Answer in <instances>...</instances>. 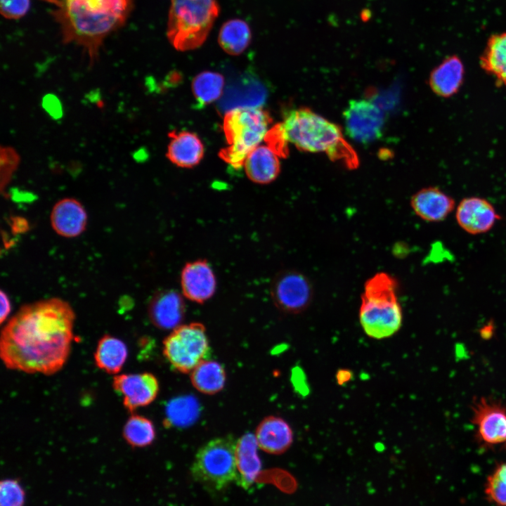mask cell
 <instances>
[{
    "mask_svg": "<svg viewBox=\"0 0 506 506\" xmlns=\"http://www.w3.org/2000/svg\"><path fill=\"white\" fill-rule=\"evenodd\" d=\"M74 319L71 306L58 298L22 306L1 330L4 364L27 373L57 372L70 353Z\"/></svg>",
    "mask_w": 506,
    "mask_h": 506,
    "instance_id": "1",
    "label": "cell"
},
{
    "mask_svg": "<svg viewBox=\"0 0 506 506\" xmlns=\"http://www.w3.org/2000/svg\"><path fill=\"white\" fill-rule=\"evenodd\" d=\"M59 25L65 44L82 48L90 64L98 58L105 39L122 27L133 6L132 0H44Z\"/></svg>",
    "mask_w": 506,
    "mask_h": 506,
    "instance_id": "2",
    "label": "cell"
},
{
    "mask_svg": "<svg viewBox=\"0 0 506 506\" xmlns=\"http://www.w3.org/2000/svg\"><path fill=\"white\" fill-rule=\"evenodd\" d=\"M280 126L285 141L300 150L325 153L351 167L357 164L354 151L344 140L339 126L309 108L287 112Z\"/></svg>",
    "mask_w": 506,
    "mask_h": 506,
    "instance_id": "3",
    "label": "cell"
},
{
    "mask_svg": "<svg viewBox=\"0 0 506 506\" xmlns=\"http://www.w3.org/2000/svg\"><path fill=\"white\" fill-rule=\"evenodd\" d=\"M398 282L385 272H379L364 285L359 309V322L370 338L383 339L395 335L403 322L397 296Z\"/></svg>",
    "mask_w": 506,
    "mask_h": 506,
    "instance_id": "4",
    "label": "cell"
},
{
    "mask_svg": "<svg viewBox=\"0 0 506 506\" xmlns=\"http://www.w3.org/2000/svg\"><path fill=\"white\" fill-rule=\"evenodd\" d=\"M272 123L269 113L260 107H239L225 114L223 130L228 146L219 157L235 169L243 166L248 154L265 139Z\"/></svg>",
    "mask_w": 506,
    "mask_h": 506,
    "instance_id": "5",
    "label": "cell"
},
{
    "mask_svg": "<svg viewBox=\"0 0 506 506\" xmlns=\"http://www.w3.org/2000/svg\"><path fill=\"white\" fill-rule=\"evenodd\" d=\"M236 442L231 436L212 439L197 452L190 468L197 482L217 491L236 481Z\"/></svg>",
    "mask_w": 506,
    "mask_h": 506,
    "instance_id": "6",
    "label": "cell"
},
{
    "mask_svg": "<svg viewBox=\"0 0 506 506\" xmlns=\"http://www.w3.org/2000/svg\"><path fill=\"white\" fill-rule=\"evenodd\" d=\"M210 347L206 330L200 323L179 325L163 341V354L177 371L189 373L206 360Z\"/></svg>",
    "mask_w": 506,
    "mask_h": 506,
    "instance_id": "7",
    "label": "cell"
},
{
    "mask_svg": "<svg viewBox=\"0 0 506 506\" xmlns=\"http://www.w3.org/2000/svg\"><path fill=\"white\" fill-rule=\"evenodd\" d=\"M271 296L278 309L297 314L304 311L311 304L313 290L309 278L303 273L295 270H285L273 278Z\"/></svg>",
    "mask_w": 506,
    "mask_h": 506,
    "instance_id": "8",
    "label": "cell"
},
{
    "mask_svg": "<svg viewBox=\"0 0 506 506\" xmlns=\"http://www.w3.org/2000/svg\"><path fill=\"white\" fill-rule=\"evenodd\" d=\"M343 117L347 135L358 143H369L382 135L384 114L372 101L350 100L343 112Z\"/></svg>",
    "mask_w": 506,
    "mask_h": 506,
    "instance_id": "9",
    "label": "cell"
},
{
    "mask_svg": "<svg viewBox=\"0 0 506 506\" xmlns=\"http://www.w3.org/2000/svg\"><path fill=\"white\" fill-rule=\"evenodd\" d=\"M472 422L476 438L486 448L506 447V406L484 397L474 400Z\"/></svg>",
    "mask_w": 506,
    "mask_h": 506,
    "instance_id": "10",
    "label": "cell"
},
{
    "mask_svg": "<svg viewBox=\"0 0 506 506\" xmlns=\"http://www.w3.org/2000/svg\"><path fill=\"white\" fill-rule=\"evenodd\" d=\"M112 387L122 396L123 405L130 413L150 404L160 389L157 379L150 372L115 375Z\"/></svg>",
    "mask_w": 506,
    "mask_h": 506,
    "instance_id": "11",
    "label": "cell"
},
{
    "mask_svg": "<svg viewBox=\"0 0 506 506\" xmlns=\"http://www.w3.org/2000/svg\"><path fill=\"white\" fill-rule=\"evenodd\" d=\"M455 219L463 231L479 235L489 231L501 216L488 200L469 197L462 199L457 206Z\"/></svg>",
    "mask_w": 506,
    "mask_h": 506,
    "instance_id": "12",
    "label": "cell"
},
{
    "mask_svg": "<svg viewBox=\"0 0 506 506\" xmlns=\"http://www.w3.org/2000/svg\"><path fill=\"white\" fill-rule=\"evenodd\" d=\"M181 286L183 296L188 299L202 304L214 294L216 279L205 259L188 262L181 272Z\"/></svg>",
    "mask_w": 506,
    "mask_h": 506,
    "instance_id": "13",
    "label": "cell"
},
{
    "mask_svg": "<svg viewBox=\"0 0 506 506\" xmlns=\"http://www.w3.org/2000/svg\"><path fill=\"white\" fill-rule=\"evenodd\" d=\"M185 304L181 295L174 290L155 293L148 304V313L152 323L163 330L179 327L185 315Z\"/></svg>",
    "mask_w": 506,
    "mask_h": 506,
    "instance_id": "14",
    "label": "cell"
},
{
    "mask_svg": "<svg viewBox=\"0 0 506 506\" xmlns=\"http://www.w3.org/2000/svg\"><path fill=\"white\" fill-rule=\"evenodd\" d=\"M50 219L51 226L58 235L65 238H75L85 231L88 217L79 201L66 197L54 205Z\"/></svg>",
    "mask_w": 506,
    "mask_h": 506,
    "instance_id": "15",
    "label": "cell"
},
{
    "mask_svg": "<svg viewBox=\"0 0 506 506\" xmlns=\"http://www.w3.org/2000/svg\"><path fill=\"white\" fill-rule=\"evenodd\" d=\"M410 206L421 219L427 222H440L453 211L455 201L439 188L428 187L412 196Z\"/></svg>",
    "mask_w": 506,
    "mask_h": 506,
    "instance_id": "16",
    "label": "cell"
},
{
    "mask_svg": "<svg viewBox=\"0 0 506 506\" xmlns=\"http://www.w3.org/2000/svg\"><path fill=\"white\" fill-rule=\"evenodd\" d=\"M254 435L259 448L272 455L284 453L293 442V432L288 423L273 415L262 420Z\"/></svg>",
    "mask_w": 506,
    "mask_h": 506,
    "instance_id": "17",
    "label": "cell"
},
{
    "mask_svg": "<svg viewBox=\"0 0 506 506\" xmlns=\"http://www.w3.org/2000/svg\"><path fill=\"white\" fill-rule=\"evenodd\" d=\"M258 448L255 435L251 433L245 434L236 442V482L245 490H248L255 483L261 473V462L258 455Z\"/></svg>",
    "mask_w": 506,
    "mask_h": 506,
    "instance_id": "18",
    "label": "cell"
},
{
    "mask_svg": "<svg viewBox=\"0 0 506 506\" xmlns=\"http://www.w3.org/2000/svg\"><path fill=\"white\" fill-rule=\"evenodd\" d=\"M243 167L248 179L259 184L271 183L280 171L278 153L269 145H259L252 150Z\"/></svg>",
    "mask_w": 506,
    "mask_h": 506,
    "instance_id": "19",
    "label": "cell"
},
{
    "mask_svg": "<svg viewBox=\"0 0 506 506\" xmlns=\"http://www.w3.org/2000/svg\"><path fill=\"white\" fill-rule=\"evenodd\" d=\"M169 137L171 140L166 155L173 164L183 168H191L202 159L204 145L195 134L172 131L169 133Z\"/></svg>",
    "mask_w": 506,
    "mask_h": 506,
    "instance_id": "20",
    "label": "cell"
},
{
    "mask_svg": "<svg viewBox=\"0 0 506 506\" xmlns=\"http://www.w3.org/2000/svg\"><path fill=\"white\" fill-rule=\"evenodd\" d=\"M127 356V347L123 341L105 335L98 342L94 360L99 369L108 374H117L123 368Z\"/></svg>",
    "mask_w": 506,
    "mask_h": 506,
    "instance_id": "21",
    "label": "cell"
},
{
    "mask_svg": "<svg viewBox=\"0 0 506 506\" xmlns=\"http://www.w3.org/2000/svg\"><path fill=\"white\" fill-rule=\"evenodd\" d=\"M464 67L456 56L446 59L432 72L429 84L432 90L441 96L453 95L462 82Z\"/></svg>",
    "mask_w": 506,
    "mask_h": 506,
    "instance_id": "22",
    "label": "cell"
},
{
    "mask_svg": "<svg viewBox=\"0 0 506 506\" xmlns=\"http://www.w3.org/2000/svg\"><path fill=\"white\" fill-rule=\"evenodd\" d=\"M226 375L223 366L214 361L204 360L190 372L193 386L205 394H215L223 389Z\"/></svg>",
    "mask_w": 506,
    "mask_h": 506,
    "instance_id": "23",
    "label": "cell"
},
{
    "mask_svg": "<svg viewBox=\"0 0 506 506\" xmlns=\"http://www.w3.org/2000/svg\"><path fill=\"white\" fill-rule=\"evenodd\" d=\"M251 38L249 25L242 20L232 19L226 22L221 27L218 41L226 53L238 56L247 48Z\"/></svg>",
    "mask_w": 506,
    "mask_h": 506,
    "instance_id": "24",
    "label": "cell"
},
{
    "mask_svg": "<svg viewBox=\"0 0 506 506\" xmlns=\"http://www.w3.org/2000/svg\"><path fill=\"white\" fill-rule=\"evenodd\" d=\"M199 413L200 405L195 397L179 396L167 403L164 424L168 427H188L197 420Z\"/></svg>",
    "mask_w": 506,
    "mask_h": 506,
    "instance_id": "25",
    "label": "cell"
},
{
    "mask_svg": "<svg viewBox=\"0 0 506 506\" xmlns=\"http://www.w3.org/2000/svg\"><path fill=\"white\" fill-rule=\"evenodd\" d=\"M481 63L486 71L506 84V32L489 39Z\"/></svg>",
    "mask_w": 506,
    "mask_h": 506,
    "instance_id": "26",
    "label": "cell"
},
{
    "mask_svg": "<svg viewBox=\"0 0 506 506\" xmlns=\"http://www.w3.org/2000/svg\"><path fill=\"white\" fill-rule=\"evenodd\" d=\"M224 85V77L221 74L204 71L193 78L191 87L196 101L203 106L216 101L221 96Z\"/></svg>",
    "mask_w": 506,
    "mask_h": 506,
    "instance_id": "27",
    "label": "cell"
},
{
    "mask_svg": "<svg viewBox=\"0 0 506 506\" xmlns=\"http://www.w3.org/2000/svg\"><path fill=\"white\" fill-rule=\"evenodd\" d=\"M122 435L125 441L131 447L144 448L153 443L156 432L150 420L134 414L124 424Z\"/></svg>",
    "mask_w": 506,
    "mask_h": 506,
    "instance_id": "28",
    "label": "cell"
},
{
    "mask_svg": "<svg viewBox=\"0 0 506 506\" xmlns=\"http://www.w3.org/2000/svg\"><path fill=\"white\" fill-rule=\"evenodd\" d=\"M485 493L496 506H506V462L499 464L488 476Z\"/></svg>",
    "mask_w": 506,
    "mask_h": 506,
    "instance_id": "29",
    "label": "cell"
},
{
    "mask_svg": "<svg viewBox=\"0 0 506 506\" xmlns=\"http://www.w3.org/2000/svg\"><path fill=\"white\" fill-rule=\"evenodd\" d=\"M26 491L20 478H5L0 481V506H25Z\"/></svg>",
    "mask_w": 506,
    "mask_h": 506,
    "instance_id": "30",
    "label": "cell"
},
{
    "mask_svg": "<svg viewBox=\"0 0 506 506\" xmlns=\"http://www.w3.org/2000/svg\"><path fill=\"white\" fill-rule=\"evenodd\" d=\"M1 162V189L4 193L12 176L20 163V156L17 151L9 146H1L0 152Z\"/></svg>",
    "mask_w": 506,
    "mask_h": 506,
    "instance_id": "31",
    "label": "cell"
},
{
    "mask_svg": "<svg viewBox=\"0 0 506 506\" xmlns=\"http://www.w3.org/2000/svg\"><path fill=\"white\" fill-rule=\"evenodd\" d=\"M30 0H0L1 14L7 19H19L30 8Z\"/></svg>",
    "mask_w": 506,
    "mask_h": 506,
    "instance_id": "32",
    "label": "cell"
},
{
    "mask_svg": "<svg viewBox=\"0 0 506 506\" xmlns=\"http://www.w3.org/2000/svg\"><path fill=\"white\" fill-rule=\"evenodd\" d=\"M1 313L0 320L1 323H3L8 316H9L11 311V304L10 299L7 294L3 290L1 291Z\"/></svg>",
    "mask_w": 506,
    "mask_h": 506,
    "instance_id": "33",
    "label": "cell"
},
{
    "mask_svg": "<svg viewBox=\"0 0 506 506\" xmlns=\"http://www.w3.org/2000/svg\"><path fill=\"white\" fill-rule=\"evenodd\" d=\"M44 106L45 109L53 116H57V114H60L61 107L60 102L53 96H48L44 98Z\"/></svg>",
    "mask_w": 506,
    "mask_h": 506,
    "instance_id": "34",
    "label": "cell"
}]
</instances>
